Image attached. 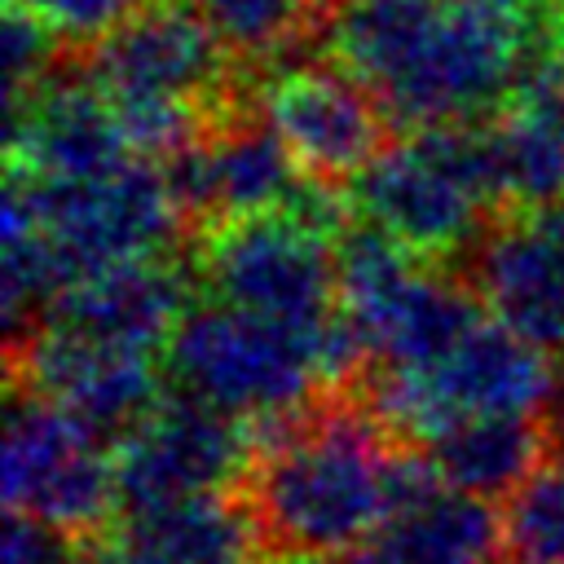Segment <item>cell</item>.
<instances>
[{
	"label": "cell",
	"instance_id": "obj_1",
	"mask_svg": "<svg viewBox=\"0 0 564 564\" xmlns=\"http://www.w3.org/2000/svg\"><path fill=\"white\" fill-rule=\"evenodd\" d=\"M322 44L392 128L480 123L564 48V0H339Z\"/></svg>",
	"mask_w": 564,
	"mask_h": 564
},
{
	"label": "cell",
	"instance_id": "obj_2",
	"mask_svg": "<svg viewBox=\"0 0 564 564\" xmlns=\"http://www.w3.org/2000/svg\"><path fill=\"white\" fill-rule=\"evenodd\" d=\"M405 441L375 414L357 383L260 419L256 454L238 480L264 560H335L361 551L392 507Z\"/></svg>",
	"mask_w": 564,
	"mask_h": 564
},
{
	"label": "cell",
	"instance_id": "obj_3",
	"mask_svg": "<svg viewBox=\"0 0 564 564\" xmlns=\"http://www.w3.org/2000/svg\"><path fill=\"white\" fill-rule=\"evenodd\" d=\"M189 229L167 167L128 159L106 176H9L4 189V322L22 335L70 282L150 256H172Z\"/></svg>",
	"mask_w": 564,
	"mask_h": 564
},
{
	"label": "cell",
	"instance_id": "obj_4",
	"mask_svg": "<svg viewBox=\"0 0 564 564\" xmlns=\"http://www.w3.org/2000/svg\"><path fill=\"white\" fill-rule=\"evenodd\" d=\"M145 159H172L256 93L194 0H145L75 53Z\"/></svg>",
	"mask_w": 564,
	"mask_h": 564
},
{
	"label": "cell",
	"instance_id": "obj_5",
	"mask_svg": "<svg viewBox=\"0 0 564 564\" xmlns=\"http://www.w3.org/2000/svg\"><path fill=\"white\" fill-rule=\"evenodd\" d=\"M167 370L176 375L181 392L247 419H273L326 388L357 383L366 352L344 313L330 326H286L207 300L194 304L176 326Z\"/></svg>",
	"mask_w": 564,
	"mask_h": 564
},
{
	"label": "cell",
	"instance_id": "obj_6",
	"mask_svg": "<svg viewBox=\"0 0 564 564\" xmlns=\"http://www.w3.org/2000/svg\"><path fill=\"white\" fill-rule=\"evenodd\" d=\"M348 203L419 260L463 264L480 229L502 212L489 119L392 137L348 185Z\"/></svg>",
	"mask_w": 564,
	"mask_h": 564
},
{
	"label": "cell",
	"instance_id": "obj_7",
	"mask_svg": "<svg viewBox=\"0 0 564 564\" xmlns=\"http://www.w3.org/2000/svg\"><path fill=\"white\" fill-rule=\"evenodd\" d=\"M357 388L405 445H423L471 414H546L564 379L546 348L529 344L498 317H480L436 361L366 366Z\"/></svg>",
	"mask_w": 564,
	"mask_h": 564
},
{
	"label": "cell",
	"instance_id": "obj_8",
	"mask_svg": "<svg viewBox=\"0 0 564 564\" xmlns=\"http://www.w3.org/2000/svg\"><path fill=\"white\" fill-rule=\"evenodd\" d=\"M335 242L291 207H278L203 229L194 273L220 304L286 326H330L339 317Z\"/></svg>",
	"mask_w": 564,
	"mask_h": 564
},
{
	"label": "cell",
	"instance_id": "obj_9",
	"mask_svg": "<svg viewBox=\"0 0 564 564\" xmlns=\"http://www.w3.org/2000/svg\"><path fill=\"white\" fill-rule=\"evenodd\" d=\"M0 485L9 511L75 542L106 529L119 502L115 454H106V441L62 405L22 388H9Z\"/></svg>",
	"mask_w": 564,
	"mask_h": 564
},
{
	"label": "cell",
	"instance_id": "obj_10",
	"mask_svg": "<svg viewBox=\"0 0 564 564\" xmlns=\"http://www.w3.org/2000/svg\"><path fill=\"white\" fill-rule=\"evenodd\" d=\"M260 419L234 414L194 392L163 401L115 441V476L123 507H154L238 485L256 454Z\"/></svg>",
	"mask_w": 564,
	"mask_h": 564
},
{
	"label": "cell",
	"instance_id": "obj_11",
	"mask_svg": "<svg viewBox=\"0 0 564 564\" xmlns=\"http://www.w3.org/2000/svg\"><path fill=\"white\" fill-rule=\"evenodd\" d=\"M159 375V352L145 348L88 339L44 322L26 326L22 335H9V388L62 405L101 441H119L163 401Z\"/></svg>",
	"mask_w": 564,
	"mask_h": 564
},
{
	"label": "cell",
	"instance_id": "obj_12",
	"mask_svg": "<svg viewBox=\"0 0 564 564\" xmlns=\"http://www.w3.org/2000/svg\"><path fill=\"white\" fill-rule=\"evenodd\" d=\"M256 106L300 172L339 189L352 185L392 141V123L379 101L330 57L269 66L256 88Z\"/></svg>",
	"mask_w": 564,
	"mask_h": 564
},
{
	"label": "cell",
	"instance_id": "obj_13",
	"mask_svg": "<svg viewBox=\"0 0 564 564\" xmlns=\"http://www.w3.org/2000/svg\"><path fill=\"white\" fill-rule=\"evenodd\" d=\"M463 278L502 326L564 352V203L502 207L463 256Z\"/></svg>",
	"mask_w": 564,
	"mask_h": 564
},
{
	"label": "cell",
	"instance_id": "obj_14",
	"mask_svg": "<svg viewBox=\"0 0 564 564\" xmlns=\"http://www.w3.org/2000/svg\"><path fill=\"white\" fill-rule=\"evenodd\" d=\"M4 101H9L4 115L9 176L79 181V176H106L128 159H137L110 97L93 84V75L79 62L57 66L35 88Z\"/></svg>",
	"mask_w": 564,
	"mask_h": 564
},
{
	"label": "cell",
	"instance_id": "obj_15",
	"mask_svg": "<svg viewBox=\"0 0 564 564\" xmlns=\"http://www.w3.org/2000/svg\"><path fill=\"white\" fill-rule=\"evenodd\" d=\"M163 167L194 234L216 229L225 220L278 212L304 181L300 163L269 128L256 97L212 123L194 145L163 159Z\"/></svg>",
	"mask_w": 564,
	"mask_h": 564
},
{
	"label": "cell",
	"instance_id": "obj_16",
	"mask_svg": "<svg viewBox=\"0 0 564 564\" xmlns=\"http://www.w3.org/2000/svg\"><path fill=\"white\" fill-rule=\"evenodd\" d=\"M357 564H502V516L476 494L441 480L427 454H405L383 524Z\"/></svg>",
	"mask_w": 564,
	"mask_h": 564
},
{
	"label": "cell",
	"instance_id": "obj_17",
	"mask_svg": "<svg viewBox=\"0 0 564 564\" xmlns=\"http://www.w3.org/2000/svg\"><path fill=\"white\" fill-rule=\"evenodd\" d=\"M194 291H198L194 264L176 260L172 251V256L128 260L70 282L48 300V308L35 322L123 348L163 352L176 326L185 322V313L194 308Z\"/></svg>",
	"mask_w": 564,
	"mask_h": 564
},
{
	"label": "cell",
	"instance_id": "obj_18",
	"mask_svg": "<svg viewBox=\"0 0 564 564\" xmlns=\"http://www.w3.org/2000/svg\"><path fill=\"white\" fill-rule=\"evenodd\" d=\"M260 555L238 494H198L123 507L119 520L79 542V564H247Z\"/></svg>",
	"mask_w": 564,
	"mask_h": 564
},
{
	"label": "cell",
	"instance_id": "obj_19",
	"mask_svg": "<svg viewBox=\"0 0 564 564\" xmlns=\"http://www.w3.org/2000/svg\"><path fill=\"white\" fill-rule=\"evenodd\" d=\"M414 449L432 458L445 485L489 502L507 498L551 458V427L546 414H471Z\"/></svg>",
	"mask_w": 564,
	"mask_h": 564
},
{
	"label": "cell",
	"instance_id": "obj_20",
	"mask_svg": "<svg viewBox=\"0 0 564 564\" xmlns=\"http://www.w3.org/2000/svg\"><path fill=\"white\" fill-rule=\"evenodd\" d=\"M194 4L242 66H273L313 26H322L313 0H194Z\"/></svg>",
	"mask_w": 564,
	"mask_h": 564
},
{
	"label": "cell",
	"instance_id": "obj_21",
	"mask_svg": "<svg viewBox=\"0 0 564 564\" xmlns=\"http://www.w3.org/2000/svg\"><path fill=\"white\" fill-rule=\"evenodd\" d=\"M502 564H564V467L542 463L507 494Z\"/></svg>",
	"mask_w": 564,
	"mask_h": 564
},
{
	"label": "cell",
	"instance_id": "obj_22",
	"mask_svg": "<svg viewBox=\"0 0 564 564\" xmlns=\"http://www.w3.org/2000/svg\"><path fill=\"white\" fill-rule=\"evenodd\" d=\"M141 4L145 0H9V9H26L31 18H40L66 53H84Z\"/></svg>",
	"mask_w": 564,
	"mask_h": 564
},
{
	"label": "cell",
	"instance_id": "obj_23",
	"mask_svg": "<svg viewBox=\"0 0 564 564\" xmlns=\"http://www.w3.org/2000/svg\"><path fill=\"white\" fill-rule=\"evenodd\" d=\"M79 542L31 520V516H18L9 511L4 520V538H0V564H79Z\"/></svg>",
	"mask_w": 564,
	"mask_h": 564
},
{
	"label": "cell",
	"instance_id": "obj_24",
	"mask_svg": "<svg viewBox=\"0 0 564 564\" xmlns=\"http://www.w3.org/2000/svg\"><path fill=\"white\" fill-rule=\"evenodd\" d=\"M546 427H551V463L564 467V388H560L555 405L546 410Z\"/></svg>",
	"mask_w": 564,
	"mask_h": 564
},
{
	"label": "cell",
	"instance_id": "obj_25",
	"mask_svg": "<svg viewBox=\"0 0 564 564\" xmlns=\"http://www.w3.org/2000/svg\"><path fill=\"white\" fill-rule=\"evenodd\" d=\"M335 4H339V0H313V9H317V13H322V18H326V13H330V9H335Z\"/></svg>",
	"mask_w": 564,
	"mask_h": 564
},
{
	"label": "cell",
	"instance_id": "obj_26",
	"mask_svg": "<svg viewBox=\"0 0 564 564\" xmlns=\"http://www.w3.org/2000/svg\"><path fill=\"white\" fill-rule=\"evenodd\" d=\"M269 564H335V560H269Z\"/></svg>",
	"mask_w": 564,
	"mask_h": 564
}]
</instances>
